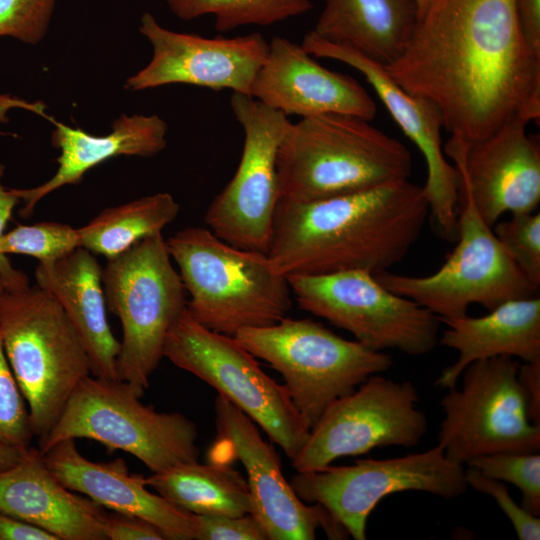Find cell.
Listing matches in <instances>:
<instances>
[{
  "label": "cell",
  "instance_id": "obj_1",
  "mask_svg": "<svg viewBox=\"0 0 540 540\" xmlns=\"http://www.w3.org/2000/svg\"><path fill=\"white\" fill-rule=\"evenodd\" d=\"M406 92L440 111L469 144L518 115L540 118V59L520 31L515 0H432L403 55L385 67Z\"/></svg>",
  "mask_w": 540,
  "mask_h": 540
},
{
  "label": "cell",
  "instance_id": "obj_2",
  "mask_svg": "<svg viewBox=\"0 0 540 540\" xmlns=\"http://www.w3.org/2000/svg\"><path fill=\"white\" fill-rule=\"evenodd\" d=\"M428 215L422 187L408 179L306 203L279 199L267 255L286 277L375 275L406 257Z\"/></svg>",
  "mask_w": 540,
  "mask_h": 540
},
{
  "label": "cell",
  "instance_id": "obj_3",
  "mask_svg": "<svg viewBox=\"0 0 540 540\" xmlns=\"http://www.w3.org/2000/svg\"><path fill=\"white\" fill-rule=\"evenodd\" d=\"M407 147L369 120L322 114L290 124L277 154L280 199L312 202L407 180Z\"/></svg>",
  "mask_w": 540,
  "mask_h": 540
},
{
  "label": "cell",
  "instance_id": "obj_4",
  "mask_svg": "<svg viewBox=\"0 0 540 540\" xmlns=\"http://www.w3.org/2000/svg\"><path fill=\"white\" fill-rule=\"evenodd\" d=\"M186 293L187 309L206 328L234 337L286 317L288 279L267 254L231 245L206 227H187L166 240Z\"/></svg>",
  "mask_w": 540,
  "mask_h": 540
},
{
  "label": "cell",
  "instance_id": "obj_5",
  "mask_svg": "<svg viewBox=\"0 0 540 540\" xmlns=\"http://www.w3.org/2000/svg\"><path fill=\"white\" fill-rule=\"evenodd\" d=\"M0 335L40 441L77 386L92 375L89 357L62 307L37 285L5 292Z\"/></svg>",
  "mask_w": 540,
  "mask_h": 540
},
{
  "label": "cell",
  "instance_id": "obj_6",
  "mask_svg": "<svg viewBox=\"0 0 540 540\" xmlns=\"http://www.w3.org/2000/svg\"><path fill=\"white\" fill-rule=\"evenodd\" d=\"M121 379L90 375L74 390L42 453L67 439H90L139 459L152 473L198 461L195 423L179 412H158Z\"/></svg>",
  "mask_w": 540,
  "mask_h": 540
},
{
  "label": "cell",
  "instance_id": "obj_7",
  "mask_svg": "<svg viewBox=\"0 0 540 540\" xmlns=\"http://www.w3.org/2000/svg\"><path fill=\"white\" fill-rule=\"evenodd\" d=\"M102 282L106 306L122 327L118 378L142 397L163 358L166 336L187 307L186 290L162 233L108 259Z\"/></svg>",
  "mask_w": 540,
  "mask_h": 540
},
{
  "label": "cell",
  "instance_id": "obj_8",
  "mask_svg": "<svg viewBox=\"0 0 540 540\" xmlns=\"http://www.w3.org/2000/svg\"><path fill=\"white\" fill-rule=\"evenodd\" d=\"M234 338L281 374L310 429L333 402L393 363L389 354L342 338L311 319L284 317L273 325L243 329Z\"/></svg>",
  "mask_w": 540,
  "mask_h": 540
},
{
  "label": "cell",
  "instance_id": "obj_9",
  "mask_svg": "<svg viewBox=\"0 0 540 540\" xmlns=\"http://www.w3.org/2000/svg\"><path fill=\"white\" fill-rule=\"evenodd\" d=\"M163 357L227 398L258 424L268 438L294 458L310 427L285 385L267 375L234 337L200 324L186 309L170 328Z\"/></svg>",
  "mask_w": 540,
  "mask_h": 540
},
{
  "label": "cell",
  "instance_id": "obj_10",
  "mask_svg": "<svg viewBox=\"0 0 540 540\" xmlns=\"http://www.w3.org/2000/svg\"><path fill=\"white\" fill-rule=\"evenodd\" d=\"M456 240V247L443 265L430 275L383 271L375 278L391 292L415 301L440 320L466 316L472 304L492 310L509 300L536 296L538 288L507 254L461 186Z\"/></svg>",
  "mask_w": 540,
  "mask_h": 540
},
{
  "label": "cell",
  "instance_id": "obj_11",
  "mask_svg": "<svg viewBox=\"0 0 540 540\" xmlns=\"http://www.w3.org/2000/svg\"><path fill=\"white\" fill-rule=\"evenodd\" d=\"M520 364L505 355L472 362L461 374V388L443 396L438 444L449 460L464 465L493 453L539 451L540 425L529 417Z\"/></svg>",
  "mask_w": 540,
  "mask_h": 540
},
{
  "label": "cell",
  "instance_id": "obj_12",
  "mask_svg": "<svg viewBox=\"0 0 540 540\" xmlns=\"http://www.w3.org/2000/svg\"><path fill=\"white\" fill-rule=\"evenodd\" d=\"M287 279L300 308L350 332L372 350L397 349L418 356L431 352L438 343L439 317L391 292L370 272L289 275Z\"/></svg>",
  "mask_w": 540,
  "mask_h": 540
},
{
  "label": "cell",
  "instance_id": "obj_13",
  "mask_svg": "<svg viewBox=\"0 0 540 540\" xmlns=\"http://www.w3.org/2000/svg\"><path fill=\"white\" fill-rule=\"evenodd\" d=\"M290 485L305 503L324 506L355 540L366 539L370 514L391 494L420 491L450 500L468 488L464 465L449 460L439 444L402 457L297 472Z\"/></svg>",
  "mask_w": 540,
  "mask_h": 540
},
{
  "label": "cell",
  "instance_id": "obj_14",
  "mask_svg": "<svg viewBox=\"0 0 540 540\" xmlns=\"http://www.w3.org/2000/svg\"><path fill=\"white\" fill-rule=\"evenodd\" d=\"M230 105L244 133L242 154L204 221L225 242L267 254L280 199L277 154L291 121L249 95L233 93Z\"/></svg>",
  "mask_w": 540,
  "mask_h": 540
},
{
  "label": "cell",
  "instance_id": "obj_15",
  "mask_svg": "<svg viewBox=\"0 0 540 540\" xmlns=\"http://www.w3.org/2000/svg\"><path fill=\"white\" fill-rule=\"evenodd\" d=\"M410 381L373 374L353 392L337 399L310 429L292 458L297 472L322 469L333 461L388 446L412 447L427 432L426 415Z\"/></svg>",
  "mask_w": 540,
  "mask_h": 540
},
{
  "label": "cell",
  "instance_id": "obj_16",
  "mask_svg": "<svg viewBox=\"0 0 540 540\" xmlns=\"http://www.w3.org/2000/svg\"><path fill=\"white\" fill-rule=\"evenodd\" d=\"M216 449L210 454L238 459L246 470L252 513L270 540H313L317 529L330 539L349 534L322 505L306 504L282 473L281 460L255 422L222 395L214 401ZM221 456L212 458L217 459Z\"/></svg>",
  "mask_w": 540,
  "mask_h": 540
},
{
  "label": "cell",
  "instance_id": "obj_17",
  "mask_svg": "<svg viewBox=\"0 0 540 540\" xmlns=\"http://www.w3.org/2000/svg\"><path fill=\"white\" fill-rule=\"evenodd\" d=\"M139 31L152 45L153 55L148 65L126 81L133 91L187 84L250 96L269 49V42L258 32L211 38L179 33L162 27L148 12L141 17Z\"/></svg>",
  "mask_w": 540,
  "mask_h": 540
},
{
  "label": "cell",
  "instance_id": "obj_18",
  "mask_svg": "<svg viewBox=\"0 0 540 540\" xmlns=\"http://www.w3.org/2000/svg\"><path fill=\"white\" fill-rule=\"evenodd\" d=\"M301 45L310 55L343 62L364 75L425 159L427 180L422 189L434 231L443 239L455 241L458 236L460 178L455 166L445 158L441 141L443 121L437 106L426 98L406 92L381 64L349 47L324 40L312 30L304 36Z\"/></svg>",
  "mask_w": 540,
  "mask_h": 540
},
{
  "label": "cell",
  "instance_id": "obj_19",
  "mask_svg": "<svg viewBox=\"0 0 540 540\" xmlns=\"http://www.w3.org/2000/svg\"><path fill=\"white\" fill-rule=\"evenodd\" d=\"M515 115L488 137L469 144L450 137L444 153L454 161L459 186L467 190L490 226L509 212H535L540 202L539 137Z\"/></svg>",
  "mask_w": 540,
  "mask_h": 540
},
{
  "label": "cell",
  "instance_id": "obj_20",
  "mask_svg": "<svg viewBox=\"0 0 540 540\" xmlns=\"http://www.w3.org/2000/svg\"><path fill=\"white\" fill-rule=\"evenodd\" d=\"M250 96L301 118L335 113L370 121L377 112L375 101L355 79L327 69L302 45L281 36L269 42Z\"/></svg>",
  "mask_w": 540,
  "mask_h": 540
},
{
  "label": "cell",
  "instance_id": "obj_21",
  "mask_svg": "<svg viewBox=\"0 0 540 540\" xmlns=\"http://www.w3.org/2000/svg\"><path fill=\"white\" fill-rule=\"evenodd\" d=\"M43 454L50 471L69 490L112 512L151 522L168 540L195 539L197 515L151 492L146 477L131 473L124 460L91 461L74 439L63 440Z\"/></svg>",
  "mask_w": 540,
  "mask_h": 540
},
{
  "label": "cell",
  "instance_id": "obj_22",
  "mask_svg": "<svg viewBox=\"0 0 540 540\" xmlns=\"http://www.w3.org/2000/svg\"><path fill=\"white\" fill-rule=\"evenodd\" d=\"M0 512L38 526L57 540H106V509L66 488L50 471L39 448L0 472Z\"/></svg>",
  "mask_w": 540,
  "mask_h": 540
},
{
  "label": "cell",
  "instance_id": "obj_23",
  "mask_svg": "<svg viewBox=\"0 0 540 540\" xmlns=\"http://www.w3.org/2000/svg\"><path fill=\"white\" fill-rule=\"evenodd\" d=\"M26 107L55 126L51 142L60 154L58 168L50 179L33 188L14 189L23 202L20 215L24 218L31 216L47 195L65 185L78 184L90 169L106 160L121 155L152 157L166 147L167 124L157 115H121L109 134L96 136L56 121L37 103Z\"/></svg>",
  "mask_w": 540,
  "mask_h": 540
},
{
  "label": "cell",
  "instance_id": "obj_24",
  "mask_svg": "<svg viewBox=\"0 0 540 540\" xmlns=\"http://www.w3.org/2000/svg\"><path fill=\"white\" fill-rule=\"evenodd\" d=\"M102 270L94 254L80 246L54 261L38 263L35 280L67 315L85 347L91 374L119 379L120 341L108 322Z\"/></svg>",
  "mask_w": 540,
  "mask_h": 540
},
{
  "label": "cell",
  "instance_id": "obj_25",
  "mask_svg": "<svg viewBox=\"0 0 540 540\" xmlns=\"http://www.w3.org/2000/svg\"><path fill=\"white\" fill-rule=\"evenodd\" d=\"M447 328L439 343L456 350L458 359L446 367L435 384L456 387L464 369L477 360L511 356L523 362L540 360V298L509 300L481 317L442 319Z\"/></svg>",
  "mask_w": 540,
  "mask_h": 540
},
{
  "label": "cell",
  "instance_id": "obj_26",
  "mask_svg": "<svg viewBox=\"0 0 540 540\" xmlns=\"http://www.w3.org/2000/svg\"><path fill=\"white\" fill-rule=\"evenodd\" d=\"M418 18L415 0H326L312 31L386 67L405 52Z\"/></svg>",
  "mask_w": 540,
  "mask_h": 540
},
{
  "label": "cell",
  "instance_id": "obj_27",
  "mask_svg": "<svg viewBox=\"0 0 540 540\" xmlns=\"http://www.w3.org/2000/svg\"><path fill=\"white\" fill-rule=\"evenodd\" d=\"M148 487L195 515L252 513L247 480L226 462L180 464L145 478Z\"/></svg>",
  "mask_w": 540,
  "mask_h": 540
},
{
  "label": "cell",
  "instance_id": "obj_28",
  "mask_svg": "<svg viewBox=\"0 0 540 540\" xmlns=\"http://www.w3.org/2000/svg\"><path fill=\"white\" fill-rule=\"evenodd\" d=\"M179 210V203L166 192L106 208L77 228L80 246L107 260L112 259L138 242L162 233Z\"/></svg>",
  "mask_w": 540,
  "mask_h": 540
},
{
  "label": "cell",
  "instance_id": "obj_29",
  "mask_svg": "<svg viewBox=\"0 0 540 540\" xmlns=\"http://www.w3.org/2000/svg\"><path fill=\"white\" fill-rule=\"evenodd\" d=\"M171 12L191 21L212 15L219 32L247 25L269 26L313 9L311 0H167Z\"/></svg>",
  "mask_w": 540,
  "mask_h": 540
},
{
  "label": "cell",
  "instance_id": "obj_30",
  "mask_svg": "<svg viewBox=\"0 0 540 540\" xmlns=\"http://www.w3.org/2000/svg\"><path fill=\"white\" fill-rule=\"evenodd\" d=\"M77 247H80L77 228L60 222L42 221L31 225H18L5 232L0 237V277L6 290L29 286L26 275L12 266L7 254L31 256L39 263H47Z\"/></svg>",
  "mask_w": 540,
  "mask_h": 540
},
{
  "label": "cell",
  "instance_id": "obj_31",
  "mask_svg": "<svg viewBox=\"0 0 540 540\" xmlns=\"http://www.w3.org/2000/svg\"><path fill=\"white\" fill-rule=\"evenodd\" d=\"M483 475L516 486L522 493V507L540 514V455L500 452L476 457L467 463Z\"/></svg>",
  "mask_w": 540,
  "mask_h": 540
},
{
  "label": "cell",
  "instance_id": "obj_32",
  "mask_svg": "<svg viewBox=\"0 0 540 540\" xmlns=\"http://www.w3.org/2000/svg\"><path fill=\"white\" fill-rule=\"evenodd\" d=\"M493 232L531 284L540 286V214L515 213L496 222Z\"/></svg>",
  "mask_w": 540,
  "mask_h": 540
},
{
  "label": "cell",
  "instance_id": "obj_33",
  "mask_svg": "<svg viewBox=\"0 0 540 540\" xmlns=\"http://www.w3.org/2000/svg\"><path fill=\"white\" fill-rule=\"evenodd\" d=\"M33 437L28 406L7 360L0 335V443L26 448Z\"/></svg>",
  "mask_w": 540,
  "mask_h": 540
},
{
  "label": "cell",
  "instance_id": "obj_34",
  "mask_svg": "<svg viewBox=\"0 0 540 540\" xmlns=\"http://www.w3.org/2000/svg\"><path fill=\"white\" fill-rule=\"evenodd\" d=\"M56 0H0V37L37 44L46 34Z\"/></svg>",
  "mask_w": 540,
  "mask_h": 540
},
{
  "label": "cell",
  "instance_id": "obj_35",
  "mask_svg": "<svg viewBox=\"0 0 540 540\" xmlns=\"http://www.w3.org/2000/svg\"><path fill=\"white\" fill-rule=\"evenodd\" d=\"M468 487L490 495L511 522L520 540L540 539V519L525 510L510 495L502 481L483 475L477 469L468 467L465 470Z\"/></svg>",
  "mask_w": 540,
  "mask_h": 540
},
{
  "label": "cell",
  "instance_id": "obj_36",
  "mask_svg": "<svg viewBox=\"0 0 540 540\" xmlns=\"http://www.w3.org/2000/svg\"><path fill=\"white\" fill-rule=\"evenodd\" d=\"M196 540H267L262 524L251 514L197 515Z\"/></svg>",
  "mask_w": 540,
  "mask_h": 540
},
{
  "label": "cell",
  "instance_id": "obj_37",
  "mask_svg": "<svg viewBox=\"0 0 540 540\" xmlns=\"http://www.w3.org/2000/svg\"><path fill=\"white\" fill-rule=\"evenodd\" d=\"M103 532L106 540H167L164 533L151 522L117 512H106Z\"/></svg>",
  "mask_w": 540,
  "mask_h": 540
},
{
  "label": "cell",
  "instance_id": "obj_38",
  "mask_svg": "<svg viewBox=\"0 0 540 540\" xmlns=\"http://www.w3.org/2000/svg\"><path fill=\"white\" fill-rule=\"evenodd\" d=\"M522 37L531 54L540 59V0H515Z\"/></svg>",
  "mask_w": 540,
  "mask_h": 540
},
{
  "label": "cell",
  "instance_id": "obj_39",
  "mask_svg": "<svg viewBox=\"0 0 540 540\" xmlns=\"http://www.w3.org/2000/svg\"><path fill=\"white\" fill-rule=\"evenodd\" d=\"M517 378L527 399L529 417L540 425V360L520 364Z\"/></svg>",
  "mask_w": 540,
  "mask_h": 540
},
{
  "label": "cell",
  "instance_id": "obj_40",
  "mask_svg": "<svg viewBox=\"0 0 540 540\" xmlns=\"http://www.w3.org/2000/svg\"><path fill=\"white\" fill-rule=\"evenodd\" d=\"M0 540H57L48 531L0 512Z\"/></svg>",
  "mask_w": 540,
  "mask_h": 540
},
{
  "label": "cell",
  "instance_id": "obj_41",
  "mask_svg": "<svg viewBox=\"0 0 540 540\" xmlns=\"http://www.w3.org/2000/svg\"><path fill=\"white\" fill-rule=\"evenodd\" d=\"M4 172L5 166L0 163V237L6 232L13 210L20 202L14 189H8L2 184Z\"/></svg>",
  "mask_w": 540,
  "mask_h": 540
},
{
  "label": "cell",
  "instance_id": "obj_42",
  "mask_svg": "<svg viewBox=\"0 0 540 540\" xmlns=\"http://www.w3.org/2000/svg\"><path fill=\"white\" fill-rule=\"evenodd\" d=\"M24 450L25 448L0 443V472L14 466L20 460Z\"/></svg>",
  "mask_w": 540,
  "mask_h": 540
},
{
  "label": "cell",
  "instance_id": "obj_43",
  "mask_svg": "<svg viewBox=\"0 0 540 540\" xmlns=\"http://www.w3.org/2000/svg\"><path fill=\"white\" fill-rule=\"evenodd\" d=\"M415 1L418 7V16L420 18L432 0H415Z\"/></svg>",
  "mask_w": 540,
  "mask_h": 540
},
{
  "label": "cell",
  "instance_id": "obj_44",
  "mask_svg": "<svg viewBox=\"0 0 540 540\" xmlns=\"http://www.w3.org/2000/svg\"><path fill=\"white\" fill-rule=\"evenodd\" d=\"M6 291L7 290H6L5 284H4L3 280L0 277V300L3 297V295L5 294Z\"/></svg>",
  "mask_w": 540,
  "mask_h": 540
}]
</instances>
